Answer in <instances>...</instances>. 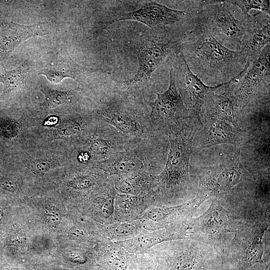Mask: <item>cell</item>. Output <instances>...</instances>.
Returning <instances> with one entry per match:
<instances>
[{
    "label": "cell",
    "mask_w": 270,
    "mask_h": 270,
    "mask_svg": "<svg viewBox=\"0 0 270 270\" xmlns=\"http://www.w3.org/2000/svg\"><path fill=\"white\" fill-rule=\"evenodd\" d=\"M178 41L190 70L206 85L216 86L229 82L248 62L240 52L219 42L198 18L193 28Z\"/></svg>",
    "instance_id": "cell-1"
},
{
    "label": "cell",
    "mask_w": 270,
    "mask_h": 270,
    "mask_svg": "<svg viewBox=\"0 0 270 270\" xmlns=\"http://www.w3.org/2000/svg\"><path fill=\"white\" fill-rule=\"evenodd\" d=\"M202 121L189 116L168 134L170 148L162 170L156 176V193L164 199H187L192 197L189 164L196 134Z\"/></svg>",
    "instance_id": "cell-2"
},
{
    "label": "cell",
    "mask_w": 270,
    "mask_h": 270,
    "mask_svg": "<svg viewBox=\"0 0 270 270\" xmlns=\"http://www.w3.org/2000/svg\"><path fill=\"white\" fill-rule=\"evenodd\" d=\"M166 136L158 134L131 138L122 151L93 166L110 176L140 172L156 175L164 162Z\"/></svg>",
    "instance_id": "cell-3"
},
{
    "label": "cell",
    "mask_w": 270,
    "mask_h": 270,
    "mask_svg": "<svg viewBox=\"0 0 270 270\" xmlns=\"http://www.w3.org/2000/svg\"><path fill=\"white\" fill-rule=\"evenodd\" d=\"M92 116L129 138L162 134L153 128L146 100L106 92Z\"/></svg>",
    "instance_id": "cell-4"
},
{
    "label": "cell",
    "mask_w": 270,
    "mask_h": 270,
    "mask_svg": "<svg viewBox=\"0 0 270 270\" xmlns=\"http://www.w3.org/2000/svg\"><path fill=\"white\" fill-rule=\"evenodd\" d=\"M246 222L224 208L219 199L214 198L204 213L186 222L187 238L211 246L222 257L230 244L229 235L242 228Z\"/></svg>",
    "instance_id": "cell-5"
},
{
    "label": "cell",
    "mask_w": 270,
    "mask_h": 270,
    "mask_svg": "<svg viewBox=\"0 0 270 270\" xmlns=\"http://www.w3.org/2000/svg\"><path fill=\"white\" fill-rule=\"evenodd\" d=\"M179 48L178 41L161 42L148 39L138 42L135 46L138 68L130 78L120 82L110 92L145 100L150 88V77L159 65Z\"/></svg>",
    "instance_id": "cell-6"
},
{
    "label": "cell",
    "mask_w": 270,
    "mask_h": 270,
    "mask_svg": "<svg viewBox=\"0 0 270 270\" xmlns=\"http://www.w3.org/2000/svg\"><path fill=\"white\" fill-rule=\"evenodd\" d=\"M240 153V149L234 148V156L226 162L196 170L199 185L191 202L196 209L210 198H225L236 186L248 176L250 172L243 166Z\"/></svg>",
    "instance_id": "cell-7"
},
{
    "label": "cell",
    "mask_w": 270,
    "mask_h": 270,
    "mask_svg": "<svg viewBox=\"0 0 270 270\" xmlns=\"http://www.w3.org/2000/svg\"><path fill=\"white\" fill-rule=\"evenodd\" d=\"M270 226V216L248 220L234 233L222 256V264L238 270H247L256 264H266L262 239Z\"/></svg>",
    "instance_id": "cell-8"
},
{
    "label": "cell",
    "mask_w": 270,
    "mask_h": 270,
    "mask_svg": "<svg viewBox=\"0 0 270 270\" xmlns=\"http://www.w3.org/2000/svg\"><path fill=\"white\" fill-rule=\"evenodd\" d=\"M270 46H265L254 60H248L243 70L222 88L232 96L242 113L253 100L270 95Z\"/></svg>",
    "instance_id": "cell-9"
},
{
    "label": "cell",
    "mask_w": 270,
    "mask_h": 270,
    "mask_svg": "<svg viewBox=\"0 0 270 270\" xmlns=\"http://www.w3.org/2000/svg\"><path fill=\"white\" fill-rule=\"evenodd\" d=\"M232 6L228 0H200L198 18L222 45L239 52L244 24L235 17Z\"/></svg>",
    "instance_id": "cell-10"
},
{
    "label": "cell",
    "mask_w": 270,
    "mask_h": 270,
    "mask_svg": "<svg viewBox=\"0 0 270 270\" xmlns=\"http://www.w3.org/2000/svg\"><path fill=\"white\" fill-rule=\"evenodd\" d=\"M163 258L168 270H214L222 264L220 255L212 247L188 238L173 244Z\"/></svg>",
    "instance_id": "cell-11"
},
{
    "label": "cell",
    "mask_w": 270,
    "mask_h": 270,
    "mask_svg": "<svg viewBox=\"0 0 270 270\" xmlns=\"http://www.w3.org/2000/svg\"><path fill=\"white\" fill-rule=\"evenodd\" d=\"M156 94V98L154 102L147 101L150 120L155 132L168 135L190 116L176 88L170 67L168 89L162 93Z\"/></svg>",
    "instance_id": "cell-12"
},
{
    "label": "cell",
    "mask_w": 270,
    "mask_h": 270,
    "mask_svg": "<svg viewBox=\"0 0 270 270\" xmlns=\"http://www.w3.org/2000/svg\"><path fill=\"white\" fill-rule=\"evenodd\" d=\"M174 54V66L170 68L178 90L190 116L201 120L200 113L206 98L225 83L214 86L206 84L190 70L180 46Z\"/></svg>",
    "instance_id": "cell-13"
},
{
    "label": "cell",
    "mask_w": 270,
    "mask_h": 270,
    "mask_svg": "<svg viewBox=\"0 0 270 270\" xmlns=\"http://www.w3.org/2000/svg\"><path fill=\"white\" fill-rule=\"evenodd\" d=\"M198 8L190 11H182L150 1L144 4L138 10L114 19L112 22L132 20L140 22L153 30H164L168 26L196 18L198 16Z\"/></svg>",
    "instance_id": "cell-14"
},
{
    "label": "cell",
    "mask_w": 270,
    "mask_h": 270,
    "mask_svg": "<svg viewBox=\"0 0 270 270\" xmlns=\"http://www.w3.org/2000/svg\"><path fill=\"white\" fill-rule=\"evenodd\" d=\"M204 122L194 138L192 146L195 148H204L226 144L234 145V148L240 149L251 137L247 130L224 120L206 118Z\"/></svg>",
    "instance_id": "cell-15"
},
{
    "label": "cell",
    "mask_w": 270,
    "mask_h": 270,
    "mask_svg": "<svg viewBox=\"0 0 270 270\" xmlns=\"http://www.w3.org/2000/svg\"><path fill=\"white\" fill-rule=\"evenodd\" d=\"M83 150L90 156V163L106 160L122 151L131 138L126 136L112 126L97 120Z\"/></svg>",
    "instance_id": "cell-16"
},
{
    "label": "cell",
    "mask_w": 270,
    "mask_h": 270,
    "mask_svg": "<svg viewBox=\"0 0 270 270\" xmlns=\"http://www.w3.org/2000/svg\"><path fill=\"white\" fill-rule=\"evenodd\" d=\"M244 32L240 50L248 60L252 62L260 54L262 50L270 45V14L262 12L242 18Z\"/></svg>",
    "instance_id": "cell-17"
},
{
    "label": "cell",
    "mask_w": 270,
    "mask_h": 270,
    "mask_svg": "<svg viewBox=\"0 0 270 270\" xmlns=\"http://www.w3.org/2000/svg\"><path fill=\"white\" fill-rule=\"evenodd\" d=\"M44 24L24 25L0 20V64H4L21 43L36 36L48 34Z\"/></svg>",
    "instance_id": "cell-18"
},
{
    "label": "cell",
    "mask_w": 270,
    "mask_h": 270,
    "mask_svg": "<svg viewBox=\"0 0 270 270\" xmlns=\"http://www.w3.org/2000/svg\"><path fill=\"white\" fill-rule=\"evenodd\" d=\"M84 68L76 63L65 49L59 50L46 65L39 70L36 76H44L52 83L57 84L69 78L80 82Z\"/></svg>",
    "instance_id": "cell-19"
},
{
    "label": "cell",
    "mask_w": 270,
    "mask_h": 270,
    "mask_svg": "<svg viewBox=\"0 0 270 270\" xmlns=\"http://www.w3.org/2000/svg\"><path fill=\"white\" fill-rule=\"evenodd\" d=\"M220 87L222 94L216 91L205 100L202 108L205 110L206 118L224 120L238 127V120L242 112L234 98Z\"/></svg>",
    "instance_id": "cell-20"
},
{
    "label": "cell",
    "mask_w": 270,
    "mask_h": 270,
    "mask_svg": "<svg viewBox=\"0 0 270 270\" xmlns=\"http://www.w3.org/2000/svg\"><path fill=\"white\" fill-rule=\"evenodd\" d=\"M156 176L146 172L120 175L116 182V187L124 194L138 195L155 192Z\"/></svg>",
    "instance_id": "cell-21"
},
{
    "label": "cell",
    "mask_w": 270,
    "mask_h": 270,
    "mask_svg": "<svg viewBox=\"0 0 270 270\" xmlns=\"http://www.w3.org/2000/svg\"><path fill=\"white\" fill-rule=\"evenodd\" d=\"M28 72L29 62L26 60L16 68L9 71L5 70L0 75V82L4 85L0 100L24 86L28 78Z\"/></svg>",
    "instance_id": "cell-22"
},
{
    "label": "cell",
    "mask_w": 270,
    "mask_h": 270,
    "mask_svg": "<svg viewBox=\"0 0 270 270\" xmlns=\"http://www.w3.org/2000/svg\"><path fill=\"white\" fill-rule=\"evenodd\" d=\"M39 89L44 96L42 106L49 108H56L68 104L70 102L72 98H76L81 90L80 87H78L72 90L62 91L42 84L40 86Z\"/></svg>",
    "instance_id": "cell-23"
},
{
    "label": "cell",
    "mask_w": 270,
    "mask_h": 270,
    "mask_svg": "<svg viewBox=\"0 0 270 270\" xmlns=\"http://www.w3.org/2000/svg\"><path fill=\"white\" fill-rule=\"evenodd\" d=\"M234 6L238 7L241 10L242 18L250 14L251 10H259L260 12L270 14V1L267 0H228Z\"/></svg>",
    "instance_id": "cell-24"
},
{
    "label": "cell",
    "mask_w": 270,
    "mask_h": 270,
    "mask_svg": "<svg viewBox=\"0 0 270 270\" xmlns=\"http://www.w3.org/2000/svg\"><path fill=\"white\" fill-rule=\"evenodd\" d=\"M18 131V124L15 120L8 118H0V136L12 138L15 137Z\"/></svg>",
    "instance_id": "cell-25"
},
{
    "label": "cell",
    "mask_w": 270,
    "mask_h": 270,
    "mask_svg": "<svg viewBox=\"0 0 270 270\" xmlns=\"http://www.w3.org/2000/svg\"><path fill=\"white\" fill-rule=\"evenodd\" d=\"M52 164L50 160L39 158L32 162L28 167L34 173L44 174L51 168Z\"/></svg>",
    "instance_id": "cell-26"
},
{
    "label": "cell",
    "mask_w": 270,
    "mask_h": 270,
    "mask_svg": "<svg viewBox=\"0 0 270 270\" xmlns=\"http://www.w3.org/2000/svg\"><path fill=\"white\" fill-rule=\"evenodd\" d=\"M44 218L48 226L51 228L58 226L61 220L60 212L54 206L46 208L44 212Z\"/></svg>",
    "instance_id": "cell-27"
},
{
    "label": "cell",
    "mask_w": 270,
    "mask_h": 270,
    "mask_svg": "<svg viewBox=\"0 0 270 270\" xmlns=\"http://www.w3.org/2000/svg\"><path fill=\"white\" fill-rule=\"evenodd\" d=\"M116 199L119 206L126 211L135 205L139 200L136 195L124 194H117Z\"/></svg>",
    "instance_id": "cell-28"
},
{
    "label": "cell",
    "mask_w": 270,
    "mask_h": 270,
    "mask_svg": "<svg viewBox=\"0 0 270 270\" xmlns=\"http://www.w3.org/2000/svg\"><path fill=\"white\" fill-rule=\"evenodd\" d=\"M108 264L114 270H126V264L124 257L116 254L110 255L108 258Z\"/></svg>",
    "instance_id": "cell-29"
},
{
    "label": "cell",
    "mask_w": 270,
    "mask_h": 270,
    "mask_svg": "<svg viewBox=\"0 0 270 270\" xmlns=\"http://www.w3.org/2000/svg\"><path fill=\"white\" fill-rule=\"evenodd\" d=\"M0 188L6 192H12L16 190L18 184L14 179L0 175Z\"/></svg>",
    "instance_id": "cell-30"
},
{
    "label": "cell",
    "mask_w": 270,
    "mask_h": 270,
    "mask_svg": "<svg viewBox=\"0 0 270 270\" xmlns=\"http://www.w3.org/2000/svg\"><path fill=\"white\" fill-rule=\"evenodd\" d=\"M135 230V226L130 223L122 224L116 226L115 231L120 234H128Z\"/></svg>",
    "instance_id": "cell-31"
},
{
    "label": "cell",
    "mask_w": 270,
    "mask_h": 270,
    "mask_svg": "<svg viewBox=\"0 0 270 270\" xmlns=\"http://www.w3.org/2000/svg\"><path fill=\"white\" fill-rule=\"evenodd\" d=\"M70 260L74 262L82 264L85 262L86 258L82 252L78 251H72L68 256Z\"/></svg>",
    "instance_id": "cell-32"
},
{
    "label": "cell",
    "mask_w": 270,
    "mask_h": 270,
    "mask_svg": "<svg viewBox=\"0 0 270 270\" xmlns=\"http://www.w3.org/2000/svg\"><path fill=\"white\" fill-rule=\"evenodd\" d=\"M70 234L71 237L76 240L82 238L84 236V231L76 228H71L70 230Z\"/></svg>",
    "instance_id": "cell-33"
},
{
    "label": "cell",
    "mask_w": 270,
    "mask_h": 270,
    "mask_svg": "<svg viewBox=\"0 0 270 270\" xmlns=\"http://www.w3.org/2000/svg\"><path fill=\"white\" fill-rule=\"evenodd\" d=\"M256 266H252V268L247 270H270L269 265L266 266L265 264L262 267V268H260L257 270H256ZM214 270H238L233 269V268H228L227 266L222 264L221 265H220V266L216 268Z\"/></svg>",
    "instance_id": "cell-34"
},
{
    "label": "cell",
    "mask_w": 270,
    "mask_h": 270,
    "mask_svg": "<svg viewBox=\"0 0 270 270\" xmlns=\"http://www.w3.org/2000/svg\"><path fill=\"white\" fill-rule=\"evenodd\" d=\"M59 118L52 115L47 118L44 122V125L46 126H54L58 123Z\"/></svg>",
    "instance_id": "cell-35"
},
{
    "label": "cell",
    "mask_w": 270,
    "mask_h": 270,
    "mask_svg": "<svg viewBox=\"0 0 270 270\" xmlns=\"http://www.w3.org/2000/svg\"><path fill=\"white\" fill-rule=\"evenodd\" d=\"M0 270H26L24 268L20 267V266H12V265H6L2 266L0 268Z\"/></svg>",
    "instance_id": "cell-36"
},
{
    "label": "cell",
    "mask_w": 270,
    "mask_h": 270,
    "mask_svg": "<svg viewBox=\"0 0 270 270\" xmlns=\"http://www.w3.org/2000/svg\"><path fill=\"white\" fill-rule=\"evenodd\" d=\"M4 216V212L2 207L0 206V220H1Z\"/></svg>",
    "instance_id": "cell-37"
}]
</instances>
